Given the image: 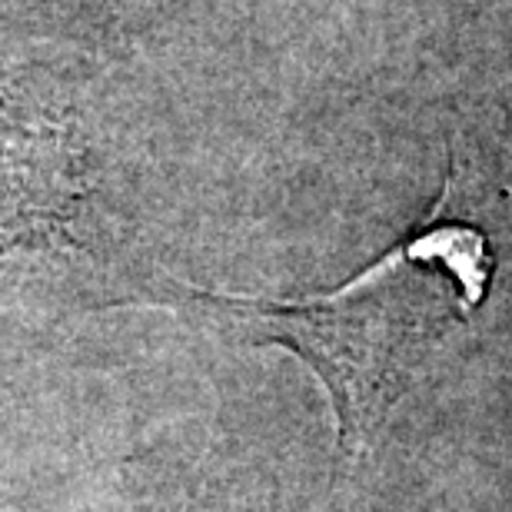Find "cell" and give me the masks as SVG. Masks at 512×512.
Listing matches in <instances>:
<instances>
[{
  "instance_id": "1",
  "label": "cell",
  "mask_w": 512,
  "mask_h": 512,
  "mask_svg": "<svg viewBox=\"0 0 512 512\" xmlns=\"http://www.w3.org/2000/svg\"><path fill=\"white\" fill-rule=\"evenodd\" d=\"M496 256L486 233L466 223H426L340 290L303 300L210 296L293 350L330 389L340 456L376 443L389 409L429 350L486 300Z\"/></svg>"
},
{
  "instance_id": "2",
  "label": "cell",
  "mask_w": 512,
  "mask_h": 512,
  "mask_svg": "<svg viewBox=\"0 0 512 512\" xmlns=\"http://www.w3.org/2000/svg\"><path fill=\"white\" fill-rule=\"evenodd\" d=\"M94 183L77 133L0 117V260L77 243Z\"/></svg>"
}]
</instances>
